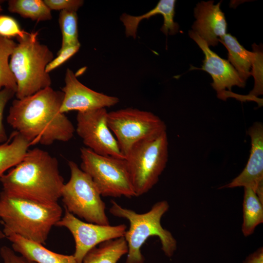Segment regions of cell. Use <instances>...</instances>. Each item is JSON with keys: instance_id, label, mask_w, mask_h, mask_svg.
Here are the masks:
<instances>
[{"instance_id": "1", "label": "cell", "mask_w": 263, "mask_h": 263, "mask_svg": "<svg viewBox=\"0 0 263 263\" xmlns=\"http://www.w3.org/2000/svg\"><path fill=\"white\" fill-rule=\"evenodd\" d=\"M62 91L51 87L12 102L7 121L31 145H50L55 141L67 142L74 136L75 128L60 112Z\"/></svg>"}, {"instance_id": "2", "label": "cell", "mask_w": 263, "mask_h": 263, "mask_svg": "<svg viewBox=\"0 0 263 263\" xmlns=\"http://www.w3.org/2000/svg\"><path fill=\"white\" fill-rule=\"evenodd\" d=\"M2 190L44 204H56L64 185L57 159L38 149L28 150L21 161L0 177Z\"/></svg>"}, {"instance_id": "3", "label": "cell", "mask_w": 263, "mask_h": 263, "mask_svg": "<svg viewBox=\"0 0 263 263\" xmlns=\"http://www.w3.org/2000/svg\"><path fill=\"white\" fill-rule=\"evenodd\" d=\"M62 216V209L58 203L44 204L3 190L0 193V218L5 236L13 233L44 244Z\"/></svg>"}, {"instance_id": "4", "label": "cell", "mask_w": 263, "mask_h": 263, "mask_svg": "<svg viewBox=\"0 0 263 263\" xmlns=\"http://www.w3.org/2000/svg\"><path fill=\"white\" fill-rule=\"evenodd\" d=\"M169 208L168 202L161 201L153 205L149 211L138 213L111 201L110 212L130 223L129 228L124 236L128 246L126 263H144L141 248L149 237L153 236L159 238L165 255L169 258L173 256L177 248V242L171 232L161 224V218Z\"/></svg>"}, {"instance_id": "5", "label": "cell", "mask_w": 263, "mask_h": 263, "mask_svg": "<svg viewBox=\"0 0 263 263\" xmlns=\"http://www.w3.org/2000/svg\"><path fill=\"white\" fill-rule=\"evenodd\" d=\"M38 35V32H26L22 37H17L18 42L9 62L17 85V99L31 95L51 84L46 67L54 59V55L39 42Z\"/></svg>"}, {"instance_id": "6", "label": "cell", "mask_w": 263, "mask_h": 263, "mask_svg": "<svg viewBox=\"0 0 263 263\" xmlns=\"http://www.w3.org/2000/svg\"><path fill=\"white\" fill-rule=\"evenodd\" d=\"M125 160L136 196L148 192L158 182L168 160L167 132L134 145Z\"/></svg>"}, {"instance_id": "7", "label": "cell", "mask_w": 263, "mask_h": 263, "mask_svg": "<svg viewBox=\"0 0 263 263\" xmlns=\"http://www.w3.org/2000/svg\"><path fill=\"white\" fill-rule=\"evenodd\" d=\"M68 164L71 176L61 195L65 208L87 222L110 225L105 204L91 177L75 162L69 161Z\"/></svg>"}, {"instance_id": "8", "label": "cell", "mask_w": 263, "mask_h": 263, "mask_svg": "<svg viewBox=\"0 0 263 263\" xmlns=\"http://www.w3.org/2000/svg\"><path fill=\"white\" fill-rule=\"evenodd\" d=\"M80 169L92 179L102 196H136L126 161L80 148Z\"/></svg>"}, {"instance_id": "9", "label": "cell", "mask_w": 263, "mask_h": 263, "mask_svg": "<svg viewBox=\"0 0 263 263\" xmlns=\"http://www.w3.org/2000/svg\"><path fill=\"white\" fill-rule=\"evenodd\" d=\"M107 123L125 158L137 143L167 132L165 122L158 116L132 108L108 112Z\"/></svg>"}, {"instance_id": "10", "label": "cell", "mask_w": 263, "mask_h": 263, "mask_svg": "<svg viewBox=\"0 0 263 263\" xmlns=\"http://www.w3.org/2000/svg\"><path fill=\"white\" fill-rule=\"evenodd\" d=\"M108 113L106 108L77 112L75 131L95 153L125 159L108 125Z\"/></svg>"}, {"instance_id": "11", "label": "cell", "mask_w": 263, "mask_h": 263, "mask_svg": "<svg viewBox=\"0 0 263 263\" xmlns=\"http://www.w3.org/2000/svg\"><path fill=\"white\" fill-rule=\"evenodd\" d=\"M56 226L66 228L72 235L75 243L73 255L76 263H82L87 253L99 244L124 237L127 230L125 224L104 225L83 222L66 208Z\"/></svg>"}, {"instance_id": "12", "label": "cell", "mask_w": 263, "mask_h": 263, "mask_svg": "<svg viewBox=\"0 0 263 263\" xmlns=\"http://www.w3.org/2000/svg\"><path fill=\"white\" fill-rule=\"evenodd\" d=\"M189 37L194 40L205 55L202 67L211 76V86L216 91L217 97L223 100L234 96L231 92L233 86L244 88L246 82L227 60L221 58L209 48L207 43L192 30L189 31Z\"/></svg>"}, {"instance_id": "13", "label": "cell", "mask_w": 263, "mask_h": 263, "mask_svg": "<svg viewBox=\"0 0 263 263\" xmlns=\"http://www.w3.org/2000/svg\"><path fill=\"white\" fill-rule=\"evenodd\" d=\"M65 85L61 89L63 99L60 107L62 113L71 111L85 112L106 108L116 105L119 99L113 96L94 91L86 87L68 68L65 76Z\"/></svg>"}, {"instance_id": "14", "label": "cell", "mask_w": 263, "mask_h": 263, "mask_svg": "<svg viewBox=\"0 0 263 263\" xmlns=\"http://www.w3.org/2000/svg\"><path fill=\"white\" fill-rule=\"evenodd\" d=\"M251 148L247 163L242 172L230 183L221 187L234 188L243 187L253 189L263 203V126L255 122L249 128Z\"/></svg>"}, {"instance_id": "15", "label": "cell", "mask_w": 263, "mask_h": 263, "mask_svg": "<svg viewBox=\"0 0 263 263\" xmlns=\"http://www.w3.org/2000/svg\"><path fill=\"white\" fill-rule=\"evenodd\" d=\"M220 1L213 4V0L199 2L194 9L196 20L193 31L203 39L208 46H216L219 39L226 34L227 22L220 9Z\"/></svg>"}, {"instance_id": "16", "label": "cell", "mask_w": 263, "mask_h": 263, "mask_svg": "<svg viewBox=\"0 0 263 263\" xmlns=\"http://www.w3.org/2000/svg\"><path fill=\"white\" fill-rule=\"evenodd\" d=\"M175 3V0H160L153 9L143 15L133 16L123 14L120 19L125 26L126 36L135 38L141 21L158 14L162 15L164 18L161 31L167 36L176 34L178 32L179 25L174 21Z\"/></svg>"}, {"instance_id": "17", "label": "cell", "mask_w": 263, "mask_h": 263, "mask_svg": "<svg viewBox=\"0 0 263 263\" xmlns=\"http://www.w3.org/2000/svg\"><path fill=\"white\" fill-rule=\"evenodd\" d=\"M12 243V249L26 259L36 263H76L73 255H64L50 250L43 244L17 234L5 235Z\"/></svg>"}, {"instance_id": "18", "label": "cell", "mask_w": 263, "mask_h": 263, "mask_svg": "<svg viewBox=\"0 0 263 263\" xmlns=\"http://www.w3.org/2000/svg\"><path fill=\"white\" fill-rule=\"evenodd\" d=\"M228 51V61L236 70L241 78L245 82L251 75V67L254 59V51L246 50L229 34H226L219 39Z\"/></svg>"}, {"instance_id": "19", "label": "cell", "mask_w": 263, "mask_h": 263, "mask_svg": "<svg viewBox=\"0 0 263 263\" xmlns=\"http://www.w3.org/2000/svg\"><path fill=\"white\" fill-rule=\"evenodd\" d=\"M30 146V143L16 131L5 142L0 144V177L21 161Z\"/></svg>"}, {"instance_id": "20", "label": "cell", "mask_w": 263, "mask_h": 263, "mask_svg": "<svg viewBox=\"0 0 263 263\" xmlns=\"http://www.w3.org/2000/svg\"><path fill=\"white\" fill-rule=\"evenodd\" d=\"M128 246L124 237L104 242L89 251L82 263H117L127 254Z\"/></svg>"}, {"instance_id": "21", "label": "cell", "mask_w": 263, "mask_h": 263, "mask_svg": "<svg viewBox=\"0 0 263 263\" xmlns=\"http://www.w3.org/2000/svg\"><path fill=\"white\" fill-rule=\"evenodd\" d=\"M243 206L242 231L244 236H248L263 222V203L253 189L244 188Z\"/></svg>"}, {"instance_id": "22", "label": "cell", "mask_w": 263, "mask_h": 263, "mask_svg": "<svg viewBox=\"0 0 263 263\" xmlns=\"http://www.w3.org/2000/svg\"><path fill=\"white\" fill-rule=\"evenodd\" d=\"M8 9L23 18L38 21L50 20L52 18L51 10L42 0H10Z\"/></svg>"}, {"instance_id": "23", "label": "cell", "mask_w": 263, "mask_h": 263, "mask_svg": "<svg viewBox=\"0 0 263 263\" xmlns=\"http://www.w3.org/2000/svg\"><path fill=\"white\" fill-rule=\"evenodd\" d=\"M17 45L11 38L0 36V90L6 88L16 93L17 83L10 68L9 58Z\"/></svg>"}, {"instance_id": "24", "label": "cell", "mask_w": 263, "mask_h": 263, "mask_svg": "<svg viewBox=\"0 0 263 263\" xmlns=\"http://www.w3.org/2000/svg\"><path fill=\"white\" fill-rule=\"evenodd\" d=\"M59 23L62 35V44L59 50L80 45L78 38L76 12L61 11L59 16Z\"/></svg>"}, {"instance_id": "25", "label": "cell", "mask_w": 263, "mask_h": 263, "mask_svg": "<svg viewBox=\"0 0 263 263\" xmlns=\"http://www.w3.org/2000/svg\"><path fill=\"white\" fill-rule=\"evenodd\" d=\"M255 54L252 64L251 75L254 77L255 85L254 88L247 96L248 99H253L263 94V52L262 50L256 44L253 45Z\"/></svg>"}, {"instance_id": "26", "label": "cell", "mask_w": 263, "mask_h": 263, "mask_svg": "<svg viewBox=\"0 0 263 263\" xmlns=\"http://www.w3.org/2000/svg\"><path fill=\"white\" fill-rule=\"evenodd\" d=\"M26 31L21 30L18 22L12 17L0 15V36L10 38L22 37Z\"/></svg>"}, {"instance_id": "27", "label": "cell", "mask_w": 263, "mask_h": 263, "mask_svg": "<svg viewBox=\"0 0 263 263\" xmlns=\"http://www.w3.org/2000/svg\"><path fill=\"white\" fill-rule=\"evenodd\" d=\"M15 94L16 92L11 89L4 88L0 90V144L8 139L3 124V112L7 103Z\"/></svg>"}, {"instance_id": "28", "label": "cell", "mask_w": 263, "mask_h": 263, "mask_svg": "<svg viewBox=\"0 0 263 263\" xmlns=\"http://www.w3.org/2000/svg\"><path fill=\"white\" fill-rule=\"evenodd\" d=\"M80 47V45H78L69 47L62 50H59L57 56L47 65L46 72L49 73L63 64L77 52Z\"/></svg>"}, {"instance_id": "29", "label": "cell", "mask_w": 263, "mask_h": 263, "mask_svg": "<svg viewBox=\"0 0 263 263\" xmlns=\"http://www.w3.org/2000/svg\"><path fill=\"white\" fill-rule=\"evenodd\" d=\"M44 2L51 10L76 11L83 4L81 0H44Z\"/></svg>"}, {"instance_id": "30", "label": "cell", "mask_w": 263, "mask_h": 263, "mask_svg": "<svg viewBox=\"0 0 263 263\" xmlns=\"http://www.w3.org/2000/svg\"><path fill=\"white\" fill-rule=\"evenodd\" d=\"M0 255L3 263H36L22 256H18L12 248L7 246H3L0 248Z\"/></svg>"}, {"instance_id": "31", "label": "cell", "mask_w": 263, "mask_h": 263, "mask_svg": "<svg viewBox=\"0 0 263 263\" xmlns=\"http://www.w3.org/2000/svg\"><path fill=\"white\" fill-rule=\"evenodd\" d=\"M242 263H263V248L261 247L250 254Z\"/></svg>"}, {"instance_id": "32", "label": "cell", "mask_w": 263, "mask_h": 263, "mask_svg": "<svg viewBox=\"0 0 263 263\" xmlns=\"http://www.w3.org/2000/svg\"><path fill=\"white\" fill-rule=\"evenodd\" d=\"M4 238H5V236L3 231H2L0 229V240L3 239Z\"/></svg>"}, {"instance_id": "33", "label": "cell", "mask_w": 263, "mask_h": 263, "mask_svg": "<svg viewBox=\"0 0 263 263\" xmlns=\"http://www.w3.org/2000/svg\"><path fill=\"white\" fill-rule=\"evenodd\" d=\"M2 2V1L0 0V3H1ZM0 10H1V9L0 6Z\"/></svg>"}]
</instances>
